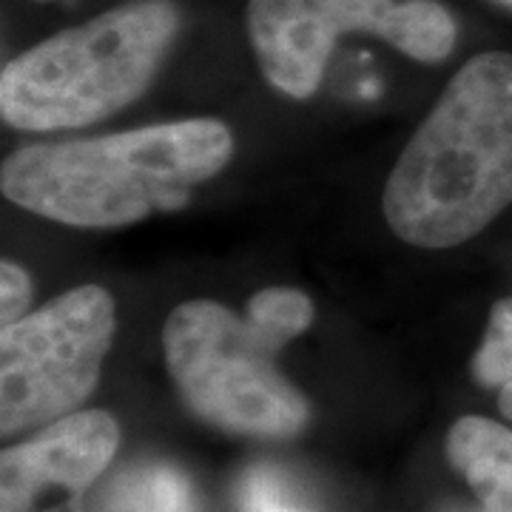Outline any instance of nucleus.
<instances>
[{"instance_id":"f257e3e1","label":"nucleus","mask_w":512,"mask_h":512,"mask_svg":"<svg viewBox=\"0 0 512 512\" xmlns=\"http://www.w3.org/2000/svg\"><path fill=\"white\" fill-rule=\"evenodd\" d=\"M512 202V55L487 52L456 72L384 188L393 234L450 248Z\"/></svg>"},{"instance_id":"f03ea898","label":"nucleus","mask_w":512,"mask_h":512,"mask_svg":"<svg viewBox=\"0 0 512 512\" xmlns=\"http://www.w3.org/2000/svg\"><path fill=\"white\" fill-rule=\"evenodd\" d=\"M220 120H183L123 134L26 146L3 163V194L40 217L114 228L151 211L183 208L191 191L231 160Z\"/></svg>"},{"instance_id":"7ed1b4c3","label":"nucleus","mask_w":512,"mask_h":512,"mask_svg":"<svg viewBox=\"0 0 512 512\" xmlns=\"http://www.w3.org/2000/svg\"><path fill=\"white\" fill-rule=\"evenodd\" d=\"M311 319L313 302L293 288L254 293L245 319L211 299L183 302L165 319V365L208 424L242 436H293L308 421V402L274 359Z\"/></svg>"},{"instance_id":"20e7f679","label":"nucleus","mask_w":512,"mask_h":512,"mask_svg":"<svg viewBox=\"0 0 512 512\" xmlns=\"http://www.w3.org/2000/svg\"><path fill=\"white\" fill-rule=\"evenodd\" d=\"M174 35L171 0L117 6L6 63L0 114L23 131L97 123L146 92Z\"/></svg>"},{"instance_id":"39448f33","label":"nucleus","mask_w":512,"mask_h":512,"mask_svg":"<svg viewBox=\"0 0 512 512\" xmlns=\"http://www.w3.org/2000/svg\"><path fill=\"white\" fill-rule=\"evenodd\" d=\"M114 336V302L80 285L0 333V430L12 436L72 416L94 390Z\"/></svg>"},{"instance_id":"423d86ee","label":"nucleus","mask_w":512,"mask_h":512,"mask_svg":"<svg viewBox=\"0 0 512 512\" xmlns=\"http://www.w3.org/2000/svg\"><path fill=\"white\" fill-rule=\"evenodd\" d=\"M120 444V427L103 410L46 424L35 439L0 456V512H29L35 495L57 484L80 495L103 476Z\"/></svg>"},{"instance_id":"0eeeda50","label":"nucleus","mask_w":512,"mask_h":512,"mask_svg":"<svg viewBox=\"0 0 512 512\" xmlns=\"http://www.w3.org/2000/svg\"><path fill=\"white\" fill-rule=\"evenodd\" d=\"M248 35L262 72L279 92L311 97L325 74L339 29L319 0H251Z\"/></svg>"},{"instance_id":"6e6552de","label":"nucleus","mask_w":512,"mask_h":512,"mask_svg":"<svg viewBox=\"0 0 512 512\" xmlns=\"http://www.w3.org/2000/svg\"><path fill=\"white\" fill-rule=\"evenodd\" d=\"M447 458L484 507H512V430L481 416L458 419L447 436Z\"/></svg>"},{"instance_id":"1a4fd4ad","label":"nucleus","mask_w":512,"mask_h":512,"mask_svg":"<svg viewBox=\"0 0 512 512\" xmlns=\"http://www.w3.org/2000/svg\"><path fill=\"white\" fill-rule=\"evenodd\" d=\"M94 512H200L191 481L165 461H131L106 481Z\"/></svg>"},{"instance_id":"9d476101","label":"nucleus","mask_w":512,"mask_h":512,"mask_svg":"<svg viewBox=\"0 0 512 512\" xmlns=\"http://www.w3.org/2000/svg\"><path fill=\"white\" fill-rule=\"evenodd\" d=\"M384 40L413 60L439 63L456 43V23L439 0H402Z\"/></svg>"},{"instance_id":"9b49d317","label":"nucleus","mask_w":512,"mask_h":512,"mask_svg":"<svg viewBox=\"0 0 512 512\" xmlns=\"http://www.w3.org/2000/svg\"><path fill=\"white\" fill-rule=\"evenodd\" d=\"M473 376L487 387H501L512 379V296L501 299L490 313L487 336L473 359Z\"/></svg>"},{"instance_id":"f8f14e48","label":"nucleus","mask_w":512,"mask_h":512,"mask_svg":"<svg viewBox=\"0 0 512 512\" xmlns=\"http://www.w3.org/2000/svg\"><path fill=\"white\" fill-rule=\"evenodd\" d=\"M330 23L345 32H370V35L387 37L390 20L396 12L393 0H319Z\"/></svg>"},{"instance_id":"ddd939ff","label":"nucleus","mask_w":512,"mask_h":512,"mask_svg":"<svg viewBox=\"0 0 512 512\" xmlns=\"http://www.w3.org/2000/svg\"><path fill=\"white\" fill-rule=\"evenodd\" d=\"M239 512H299L291 507L285 478L271 467H254L239 481Z\"/></svg>"},{"instance_id":"4468645a","label":"nucleus","mask_w":512,"mask_h":512,"mask_svg":"<svg viewBox=\"0 0 512 512\" xmlns=\"http://www.w3.org/2000/svg\"><path fill=\"white\" fill-rule=\"evenodd\" d=\"M0 296H3V305H0V322L3 328L6 325H15L23 319V313L29 308V299H32V279L29 274L15 265V262H3L0 265Z\"/></svg>"},{"instance_id":"2eb2a0df","label":"nucleus","mask_w":512,"mask_h":512,"mask_svg":"<svg viewBox=\"0 0 512 512\" xmlns=\"http://www.w3.org/2000/svg\"><path fill=\"white\" fill-rule=\"evenodd\" d=\"M498 407H501V413L512 421V379L507 384H501V399H498Z\"/></svg>"},{"instance_id":"dca6fc26","label":"nucleus","mask_w":512,"mask_h":512,"mask_svg":"<svg viewBox=\"0 0 512 512\" xmlns=\"http://www.w3.org/2000/svg\"><path fill=\"white\" fill-rule=\"evenodd\" d=\"M49 512H86V510H83V504H80V498L74 495V498H69L66 504H60V507H55V510H49Z\"/></svg>"},{"instance_id":"f3484780","label":"nucleus","mask_w":512,"mask_h":512,"mask_svg":"<svg viewBox=\"0 0 512 512\" xmlns=\"http://www.w3.org/2000/svg\"><path fill=\"white\" fill-rule=\"evenodd\" d=\"M478 512H512V507H507V510H501V507H484V504H481V510Z\"/></svg>"},{"instance_id":"a211bd4d","label":"nucleus","mask_w":512,"mask_h":512,"mask_svg":"<svg viewBox=\"0 0 512 512\" xmlns=\"http://www.w3.org/2000/svg\"><path fill=\"white\" fill-rule=\"evenodd\" d=\"M501 3H507V6H512V0H501Z\"/></svg>"},{"instance_id":"6ab92c4d","label":"nucleus","mask_w":512,"mask_h":512,"mask_svg":"<svg viewBox=\"0 0 512 512\" xmlns=\"http://www.w3.org/2000/svg\"><path fill=\"white\" fill-rule=\"evenodd\" d=\"M40 3H52V0H40Z\"/></svg>"}]
</instances>
